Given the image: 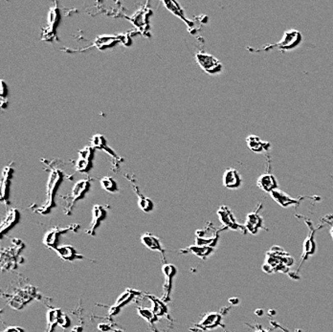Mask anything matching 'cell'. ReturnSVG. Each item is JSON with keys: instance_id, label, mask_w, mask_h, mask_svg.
<instances>
[{"instance_id": "16", "label": "cell", "mask_w": 333, "mask_h": 332, "mask_svg": "<svg viewBox=\"0 0 333 332\" xmlns=\"http://www.w3.org/2000/svg\"><path fill=\"white\" fill-rule=\"evenodd\" d=\"M308 222L305 221V224H307L309 229H310V232H309V236L308 237L305 239L304 243H303V250H302V256H301V262L300 264V267L302 265V263L308 258V257L314 255L315 254V251H316V244H315V233L317 231V229H315L312 223H310L311 221H309L307 219Z\"/></svg>"}, {"instance_id": "32", "label": "cell", "mask_w": 333, "mask_h": 332, "mask_svg": "<svg viewBox=\"0 0 333 332\" xmlns=\"http://www.w3.org/2000/svg\"><path fill=\"white\" fill-rule=\"evenodd\" d=\"M101 185L103 187L104 190H106L107 192L109 193H116L118 191V186L116 181L109 177V176H106L104 178L101 179Z\"/></svg>"}, {"instance_id": "41", "label": "cell", "mask_w": 333, "mask_h": 332, "mask_svg": "<svg viewBox=\"0 0 333 332\" xmlns=\"http://www.w3.org/2000/svg\"><path fill=\"white\" fill-rule=\"evenodd\" d=\"M83 330H84V329H83V327L78 325V326H74V327H73L72 332H83Z\"/></svg>"}, {"instance_id": "20", "label": "cell", "mask_w": 333, "mask_h": 332, "mask_svg": "<svg viewBox=\"0 0 333 332\" xmlns=\"http://www.w3.org/2000/svg\"><path fill=\"white\" fill-rule=\"evenodd\" d=\"M90 189V181L88 179H83L80 180L76 183L72 189V193H71V205L70 208L73 207V205L79 201L80 199H82L86 193L89 191Z\"/></svg>"}, {"instance_id": "17", "label": "cell", "mask_w": 333, "mask_h": 332, "mask_svg": "<svg viewBox=\"0 0 333 332\" xmlns=\"http://www.w3.org/2000/svg\"><path fill=\"white\" fill-rule=\"evenodd\" d=\"M107 211L101 205H94L92 208V219L90 222V226L87 229L86 233L90 236H95V232L98 227L101 224L103 220L107 218Z\"/></svg>"}, {"instance_id": "10", "label": "cell", "mask_w": 333, "mask_h": 332, "mask_svg": "<svg viewBox=\"0 0 333 332\" xmlns=\"http://www.w3.org/2000/svg\"><path fill=\"white\" fill-rule=\"evenodd\" d=\"M151 14V11L149 8H142L139 11L136 12L129 21L132 22V24L139 30L140 32L143 33L145 36H149V18Z\"/></svg>"}, {"instance_id": "7", "label": "cell", "mask_w": 333, "mask_h": 332, "mask_svg": "<svg viewBox=\"0 0 333 332\" xmlns=\"http://www.w3.org/2000/svg\"><path fill=\"white\" fill-rule=\"evenodd\" d=\"M223 316L224 313L222 312H210L205 315L203 319L195 325V327L201 331L212 330L218 326L225 327L224 323L222 322Z\"/></svg>"}, {"instance_id": "12", "label": "cell", "mask_w": 333, "mask_h": 332, "mask_svg": "<svg viewBox=\"0 0 333 332\" xmlns=\"http://www.w3.org/2000/svg\"><path fill=\"white\" fill-rule=\"evenodd\" d=\"M15 172V169L13 167V163L10 165H7L4 167L2 171V178H1V201L3 203H8L9 198V190L11 185L12 177Z\"/></svg>"}, {"instance_id": "15", "label": "cell", "mask_w": 333, "mask_h": 332, "mask_svg": "<svg viewBox=\"0 0 333 332\" xmlns=\"http://www.w3.org/2000/svg\"><path fill=\"white\" fill-rule=\"evenodd\" d=\"M223 186L230 190L239 189L242 185V177L234 168H228L222 176Z\"/></svg>"}, {"instance_id": "31", "label": "cell", "mask_w": 333, "mask_h": 332, "mask_svg": "<svg viewBox=\"0 0 333 332\" xmlns=\"http://www.w3.org/2000/svg\"><path fill=\"white\" fill-rule=\"evenodd\" d=\"M32 294H30L29 290H22L17 296H15V299H14L15 302L11 304L14 308L21 309L22 305L26 304V302L32 300Z\"/></svg>"}, {"instance_id": "36", "label": "cell", "mask_w": 333, "mask_h": 332, "mask_svg": "<svg viewBox=\"0 0 333 332\" xmlns=\"http://www.w3.org/2000/svg\"><path fill=\"white\" fill-rule=\"evenodd\" d=\"M59 325L62 326L63 328L69 327V325H70V319H69V317L66 314L63 313V315L61 316L60 321H59Z\"/></svg>"}, {"instance_id": "3", "label": "cell", "mask_w": 333, "mask_h": 332, "mask_svg": "<svg viewBox=\"0 0 333 332\" xmlns=\"http://www.w3.org/2000/svg\"><path fill=\"white\" fill-rule=\"evenodd\" d=\"M63 173L60 172L59 170H52L49 176L48 180L46 184V194H47V200H45V203L43 204L39 210L40 213L42 214H48L51 209L53 208V203H54V196L56 192L60 186V183L63 180Z\"/></svg>"}, {"instance_id": "5", "label": "cell", "mask_w": 333, "mask_h": 332, "mask_svg": "<svg viewBox=\"0 0 333 332\" xmlns=\"http://www.w3.org/2000/svg\"><path fill=\"white\" fill-rule=\"evenodd\" d=\"M217 216L223 225L224 230H233V231H238L241 234H246L247 230L245 226L239 224L236 221L235 214H233L232 210L228 208L227 206H220L217 210Z\"/></svg>"}, {"instance_id": "14", "label": "cell", "mask_w": 333, "mask_h": 332, "mask_svg": "<svg viewBox=\"0 0 333 332\" xmlns=\"http://www.w3.org/2000/svg\"><path fill=\"white\" fill-rule=\"evenodd\" d=\"M257 186L261 191L271 193L279 189V181L274 174L266 172L258 176L257 179Z\"/></svg>"}, {"instance_id": "27", "label": "cell", "mask_w": 333, "mask_h": 332, "mask_svg": "<svg viewBox=\"0 0 333 332\" xmlns=\"http://www.w3.org/2000/svg\"><path fill=\"white\" fill-rule=\"evenodd\" d=\"M147 297L149 298V300L151 301V310L153 311V313L159 318V317H166L168 316V307L167 305L164 303V300L158 299L155 296L152 295H147Z\"/></svg>"}, {"instance_id": "6", "label": "cell", "mask_w": 333, "mask_h": 332, "mask_svg": "<svg viewBox=\"0 0 333 332\" xmlns=\"http://www.w3.org/2000/svg\"><path fill=\"white\" fill-rule=\"evenodd\" d=\"M61 20L60 10L57 6L50 8L47 16V24L43 29V41L44 42H52L56 34V29L59 25Z\"/></svg>"}, {"instance_id": "24", "label": "cell", "mask_w": 333, "mask_h": 332, "mask_svg": "<svg viewBox=\"0 0 333 332\" xmlns=\"http://www.w3.org/2000/svg\"><path fill=\"white\" fill-rule=\"evenodd\" d=\"M214 251H215L214 247L198 246V245H193L181 250V252H184L185 254L190 253L202 259H206L207 257H210L214 253Z\"/></svg>"}, {"instance_id": "26", "label": "cell", "mask_w": 333, "mask_h": 332, "mask_svg": "<svg viewBox=\"0 0 333 332\" xmlns=\"http://www.w3.org/2000/svg\"><path fill=\"white\" fill-rule=\"evenodd\" d=\"M123 41V37H115V36H101L98 37L95 41V45L97 46L98 49L104 50L107 48L113 47L116 43H120Z\"/></svg>"}, {"instance_id": "35", "label": "cell", "mask_w": 333, "mask_h": 332, "mask_svg": "<svg viewBox=\"0 0 333 332\" xmlns=\"http://www.w3.org/2000/svg\"><path fill=\"white\" fill-rule=\"evenodd\" d=\"M0 96H1V108H6V104L5 102L7 101V96H8V87L6 86V83L2 80L0 82Z\"/></svg>"}, {"instance_id": "4", "label": "cell", "mask_w": 333, "mask_h": 332, "mask_svg": "<svg viewBox=\"0 0 333 332\" xmlns=\"http://www.w3.org/2000/svg\"><path fill=\"white\" fill-rule=\"evenodd\" d=\"M195 60L197 65L210 75L220 74L223 70V65L219 62V60H217L215 56L211 54L198 52L195 55Z\"/></svg>"}, {"instance_id": "13", "label": "cell", "mask_w": 333, "mask_h": 332, "mask_svg": "<svg viewBox=\"0 0 333 332\" xmlns=\"http://www.w3.org/2000/svg\"><path fill=\"white\" fill-rule=\"evenodd\" d=\"M162 272L165 276L164 294H163L162 300L164 301H168V300H170V296H171V292H172V279L177 273V269L173 264L166 263L162 266Z\"/></svg>"}, {"instance_id": "21", "label": "cell", "mask_w": 333, "mask_h": 332, "mask_svg": "<svg viewBox=\"0 0 333 332\" xmlns=\"http://www.w3.org/2000/svg\"><path fill=\"white\" fill-rule=\"evenodd\" d=\"M56 253L58 256L64 259L65 261H75L78 259H83L84 256H81L78 254L77 250L73 246L70 245H64V246H58L55 248Z\"/></svg>"}, {"instance_id": "19", "label": "cell", "mask_w": 333, "mask_h": 332, "mask_svg": "<svg viewBox=\"0 0 333 332\" xmlns=\"http://www.w3.org/2000/svg\"><path fill=\"white\" fill-rule=\"evenodd\" d=\"M21 214L19 210L17 209H11L5 215V217L2 219L1 225H0V233L3 236L4 234L8 233L15 226L17 225L20 221Z\"/></svg>"}, {"instance_id": "30", "label": "cell", "mask_w": 333, "mask_h": 332, "mask_svg": "<svg viewBox=\"0 0 333 332\" xmlns=\"http://www.w3.org/2000/svg\"><path fill=\"white\" fill-rule=\"evenodd\" d=\"M63 315V312L59 308H52L49 309L46 314L47 319V329L46 332H54L55 327L59 325V321L61 316Z\"/></svg>"}, {"instance_id": "28", "label": "cell", "mask_w": 333, "mask_h": 332, "mask_svg": "<svg viewBox=\"0 0 333 332\" xmlns=\"http://www.w3.org/2000/svg\"><path fill=\"white\" fill-rule=\"evenodd\" d=\"M141 241L145 246L149 248L151 251H159L162 254H164V249L162 248L161 242L156 236L151 235L150 233H146L141 236Z\"/></svg>"}, {"instance_id": "29", "label": "cell", "mask_w": 333, "mask_h": 332, "mask_svg": "<svg viewBox=\"0 0 333 332\" xmlns=\"http://www.w3.org/2000/svg\"><path fill=\"white\" fill-rule=\"evenodd\" d=\"M138 295H140V292L137 290L127 289L119 296L113 306L120 310L123 306L128 304L129 301H131Z\"/></svg>"}, {"instance_id": "2", "label": "cell", "mask_w": 333, "mask_h": 332, "mask_svg": "<svg viewBox=\"0 0 333 332\" xmlns=\"http://www.w3.org/2000/svg\"><path fill=\"white\" fill-rule=\"evenodd\" d=\"M301 42H302V36L298 30H287L284 32L279 43L264 45V47H262L261 49L252 51V52L270 51L274 48H277L280 51H289V50H293V49L299 47Z\"/></svg>"}, {"instance_id": "8", "label": "cell", "mask_w": 333, "mask_h": 332, "mask_svg": "<svg viewBox=\"0 0 333 332\" xmlns=\"http://www.w3.org/2000/svg\"><path fill=\"white\" fill-rule=\"evenodd\" d=\"M261 209H262V204H258V208L256 209L255 212H252L247 214L245 222H244V226H245L246 230L253 235L258 234V232L260 229L266 230V228L263 225V217L259 213V211Z\"/></svg>"}, {"instance_id": "42", "label": "cell", "mask_w": 333, "mask_h": 332, "mask_svg": "<svg viewBox=\"0 0 333 332\" xmlns=\"http://www.w3.org/2000/svg\"><path fill=\"white\" fill-rule=\"evenodd\" d=\"M330 235H331V236H332V238H333V226H332V228H331V230H330Z\"/></svg>"}, {"instance_id": "11", "label": "cell", "mask_w": 333, "mask_h": 332, "mask_svg": "<svg viewBox=\"0 0 333 332\" xmlns=\"http://www.w3.org/2000/svg\"><path fill=\"white\" fill-rule=\"evenodd\" d=\"M94 150L91 146L85 147L79 151V158L76 162L75 169L77 172H88L92 168V157Z\"/></svg>"}, {"instance_id": "40", "label": "cell", "mask_w": 333, "mask_h": 332, "mask_svg": "<svg viewBox=\"0 0 333 332\" xmlns=\"http://www.w3.org/2000/svg\"><path fill=\"white\" fill-rule=\"evenodd\" d=\"M254 332H270L269 330H266V329H264L261 325H259V324H257L256 326H255V331Z\"/></svg>"}, {"instance_id": "37", "label": "cell", "mask_w": 333, "mask_h": 332, "mask_svg": "<svg viewBox=\"0 0 333 332\" xmlns=\"http://www.w3.org/2000/svg\"><path fill=\"white\" fill-rule=\"evenodd\" d=\"M271 325L274 327V328H278V329H280V330H282L283 332H290L286 327H283L281 324H279V322L278 321H271ZM296 332H301V330H299V329H297L296 330Z\"/></svg>"}, {"instance_id": "18", "label": "cell", "mask_w": 333, "mask_h": 332, "mask_svg": "<svg viewBox=\"0 0 333 332\" xmlns=\"http://www.w3.org/2000/svg\"><path fill=\"white\" fill-rule=\"evenodd\" d=\"M246 145L248 149L255 153L267 152L271 149V144L264 140L261 139L258 135H249L246 138Z\"/></svg>"}, {"instance_id": "1", "label": "cell", "mask_w": 333, "mask_h": 332, "mask_svg": "<svg viewBox=\"0 0 333 332\" xmlns=\"http://www.w3.org/2000/svg\"><path fill=\"white\" fill-rule=\"evenodd\" d=\"M294 264V258L279 246L272 247L266 253L265 262L262 270L267 274L273 273H288Z\"/></svg>"}, {"instance_id": "38", "label": "cell", "mask_w": 333, "mask_h": 332, "mask_svg": "<svg viewBox=\"0 0 333 332\" xmlns=\"http://www.w3.org/2000/svg\"><path fill=\"white\" fill-rule=\"evenodd\" d=\"M98 328H99V330H101V331L103 332H108L113 330V329L111 328V326H110L109 324H108V323H100V324L98 325Z\"/></svg>"}, {"instance_id": "34", "label": "cell", "mask_w": 333, "mask_h": 332, "mask_svg": "<svg viewBox=\"0 0 333 332\" xmlns=\"http://www.w3.org/2000/svg\"><path fill=\"white\" fill-rule=\"evenodd\" d=\"M137 312H138V314H139L142 318H144L145 320H147L150 323H153V322L158 321V319H159L153 313V311L147 309V308H141V307H139L137 309Z\"/></svg>"}, {"instance_id": "22", "label": "cell", "mask_w": 333, "mask_h": 332, "mask_svg": "<svg viewBox=\"0 0 333 332\" xmlns=\"http://www.w3.org/2000/svg\"><path fill=\"white\" fill-rule=\"evenodd\" d=\"M70 228H65V229H51L50 231H48L45 235H44V238H43V243L44 245L50 248H57L58 242H59V236H61L62 234H65L67 231H69Z\"/></svg>"}, {"instance_id": "39", "label": "cell", "mask_w": 333, "mask_h": 332, "mask_svg": "<svg viewBox=\"0 0 333 332\" xmlns=\"http://www.w3.org/2000/svg\"><path fill=\"white\" fill-rule=\"evenodd\" d=\"M3 332H25L24 329L20 326H9Z\"/></svg>"}, {"instance_id": "23", "label": "cell", "mask_w": 333, "mask_h": 332, "mask_svg": "<svg viewBox=\"0 0 333 332\" xmlns=\"http://www.w3.org/2000/svg\"><path fill=\"white\" fill-rule=\"evenodd\" d=\"M163 3H164V5L167 7L168 10H170V11L172 12L173 15H175L177 18H179L181 21L185 22V23L187 24V26L189 27L190 30H191V29H194V23L190 22V21L185 17V14H184V12H183L182 8L180 7V5H179L177 2L169 0V1H163Z\"/></svg>"}, {"instance_id": "9", "label": "cell", "mask_w": 333, "mask_h": 332, "mask_svg": "<svg viewBox=\"0 0 333 332\" xmlns=\"http://www.w3.org/2000/svg\"><path fill=\"white\" fill-rule=\"evenodd\" d=\"M270 195L282 208H289V207H292V206H299L302 200L307 199V198L313 199L315 197V196H301V197L293 198V197H290L287 193L280 191L279 189L276 190V191H274V192H272V193H270Z\"/></svg>"}, {"instance_id": "33", "label": "cell", "mask_w": 333, "mask_h": 332, "mask_svg": "<svg viewBox=\"0 0 333 332\" xmlns=\"http://www.w3.org/2000/svg\"><path fill=\"white\" fill-rule=\"evenodd\" d=\"M138 205L140 209L145 213H150L153 210V203L150 198L143 196L138 193Z\"/></svg>"}, {"instance_id": "25", "label": "cell", "mask_w": 333, "mask_h": 332, "mask_svg": "<svg viewBox=\"0 0 333 332\" xmlns=\"http://www.w3.org/2000/svg\"><path fill=\"white\" fill-rule=\"evenodd\" d=\"M91 147L93 149H99V150H104L110 155L112 158H118L117 154L111 150L107 144V140L102 135V134H96L92 137L91 139Z\"/></svg>"}]
</instances>
